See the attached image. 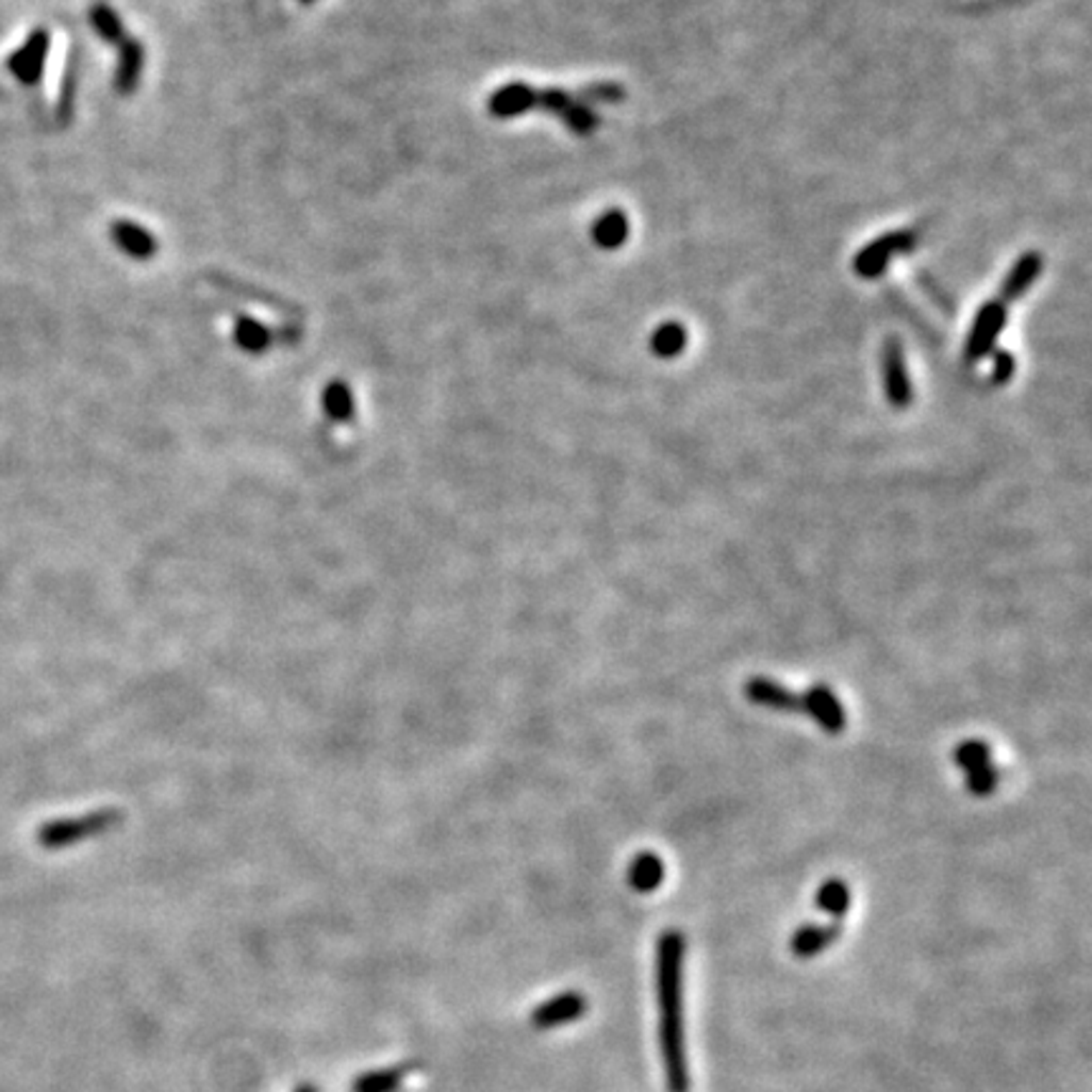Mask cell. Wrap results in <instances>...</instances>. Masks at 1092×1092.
<instances>
[{"instance_id":"cell-4","label":"cell","mask_w":1092,"mask_h":1092,"mask_svg":"<svg viewBox=\"0 0 1092 1092\" xmlns=\"http://www.w3.org/2000/svg\"><path fill=\"white\" fill-rule=\"evenodd\" d=\"M915 241H919V235H915V231H908V228L880 235V238L867 243V246L855 255V274H858L860 279H878L895 255L913 251Z\"/></svg>"},{"instance_id":"cell-17","label":"cell","mask_w":1092,"mask_h":1092,"mask_svg":"<svg viewBox=\"0 0 1092 1092\" xmlns=\"http://www.w3.org/2000/svg\"><path fill=\"white\" fill-rule=\"evenodd\" d=\"M814 903H817V908L822 910V913H827L829 919L840 921L842 915H845L847 910H849L853 895H849V888H847L845 880L829 878V880H825L820 886L817 898H814Z\"/></svg>"},{"instance_id":"cell-28","label":"cell","mask_w":1092,"mask_h":1092,"mask_svg":"<svg viewBox=\"0 0 1092 1092\" xmlns=\"http://www.w3.org/2000/svg\"><path fill=\"white\" fill-rule=\"evenodd\" d=\"M73 94H77V77H73V66H71V69L66 71L64 86H61V94H59V119L61 121H69L71 119Z\"/></svg>"},{"instance_id":"cell-27","label":"cell","mask_w":1092,"mask_h":1092,"mask_svg":"<svg viewBox=\"0 0 1092 1092\" xmlns=\"http://www.w3.org/2000/svg\"><path fill=\"white\" fill-rule=\"evenodd\" d=\"M991 354H994V367H991V375H989L991 382H994V384L1009 382L1011 377H1014V373H1016L1014 354L1007 352V349H994V352H991Z\"/></svg>"},{"instance_id":"cell-14","label":"cell","mask_w":1092,"mask_h":1092,"mask_svg":"<svg viewBox=\"0 0 1092 1092\" xmlns=\"http://www.w3.org/2000/svg\"><path fill=\"white\" fill-rule=\"evenodd\" d=\"M665 880V865L658 855L640 853L627 867V882L635 893H652Z\"/></svg>"},{"instance_id":"cell-2","label":"cell","mask_w":1092,"mask_h":1092,"mask_svg":"<svg viewBox=\"0 0 1092 1092\" xmlns=\"http://www.w3.org/2000/svg\"><path fill=\"white\" fill-rule=\"evenodd\" d=\"M1009 303L1002 299H989L981 303V309L974 316V324H971V332L966 336V344H963V362L979 364L981 360L996 349V342L1004 332V324H1007Z\"/></svg>"},{"instance_id":"cell-26","label":"cell","mask_w":1092,"mask_h":1092,"mask_svg":"<svg viewBox=\"0 0 1092 1092\" xmlns=\"http://www.w3.org/2000/svg\"><path fill=\"white\" fill-rule=\"evenodd\" d=\"M996 784H999V768L994 764H983L966 772V792L974 797H989V794H994Z\"/></svg>"},{"instance_id":"cell-21","label":"cell","mask_w":1092,"mask_h":1092,"mask_svg":"<svg viewBox=\"0 0 1092 1092\" xmlns=\"http://www.w3.org/2000/svg\"><path fill=\"white\" fill-rule=\"evenodd\" d=\"M89 20H92L94 31H97L104 40H110V44H121V40L127 38L125 26H121L119 16L106 3H94L89 11Z\"/></svg>"},{"instance_id":"cell-20","label":"cell","mask_w":1092,"mask_h":1092,"mask_svg":"<svg viewBox=\"0 0 1092 1092\" xmlns=\"http://www.w3.org/2000/svg\"><path fill=\"white\" fill-rule=\"evenodd\" d=\"M235 344L246 349V352H263L271 344V332L259 321L248 319V316H238L235 319Z\"/></svg>"},{"instance_id":"cell-7","label":"cell","mask_w":1092,"mask_h":1092,"mask_svg":"<svg viewBox=\"0 0 1092 1092\" xmlns=\"http://www.w3.org/2000/svg\"><path fill=\"white\" fill-rule=\"evenodd\" d=\"M51 49V36L46 29H36L29 33L26 44L11 53L9 59V71L16 77L20 84L36 86L40 77H44L46 59H49Z\"/></svg>"},{"instance_id":"cell-15","label":"cell","mask_w":1092,"mask_h":1092,"mask_svg":"<svg viewBox=\"0 0 1092 1092\" xmlns=\"http://www.w3.org/2000/svg\"><path fill=\"white\" fill-rule=\"evenodd\" d=\"M142 66H145V49L139 40L125 38L119 44V66H117V89L130 94L137 86Z\"/></svg>"},{"instance_id":"cell-3","label":"cell","mask_w":1092,"mask_h":1092,"mask_svg":"<svg viewBox=\"0 0 1092 1092\" xmlns=\"http://www.w3.org/2000/svg\"><path fill=\"white\" fill-rule=\"evenodd\" d=\"M117 820L114 812H92L84 814V817H69V820H53L49 825L38 827V845L46 849H61L77 845L81 840H89L94 834L104 832L112 822Z\"/></svg>"},{"instance_id":"cell-1","label":"cell","mask_w":1092,"mask_h":1092,"mask_svg":"<svg viewBox=\"0 0 1092 1092\" xmlns=\"http://www.w3.org/2000/svg\"><path fill=\"white\" fill-rule=\"evenodd\" d=\"M683 959L685 939L678 928H667L658 939L656 987H658V1037L663 1057L667 1092L691 1090L688 1070L685 1024H683Z\"/></svg>"},{"instance_id":"cell-23","label":"cell","mask_w":1092,"mask_h":1092,"mask_svg":"<svg viewBox=\"0 0 1092 1092\" xmlns=\"http://www.w3.org/2000/svg\"><path fill=\"white\" fill-rule=\"evenodd\" d=\"M562 121H564V125L569 127V130L575 132V134H592V132L597 130L599 121H602V119H599V114H597L595 110H592L590 104H584L582 99H577L575 104H572L569 110L564 112Z\"/></svg>"},{"instance_id":"cell-19","label":"cell","mask_w":1092,"mask_h":1092,"mask_svg":"<svg viewBox=\"0 0 1092 1092\" xmlns=\"http://www.w3.org/2000/svg\"><path fill=\"white\" fill-rule=\"evenodd\" d=\"M404 1080V1072L400 1068L373 1070L364 1072L352 1082V1092H397Z\"/></svg>"},{"instance_id":"cell-9","label":"cell","mask_w":1092,"mask_h":1092,"mask_svg":"<svg viewBox=\"0 0 1092 1092\" xmlns=\"http://www.w3.org/2000/svg\"><path fill=\"white\" fill-rule=\"evenodd\" d=\"M744 696L761 708H772L781 713H801V696L781 685L779 680L757 676L744 683Z\"/></svg>"},{"instance_id":"cell-24","label":"cell","mask_w":1092,"mask_h":1092,"mask_svg":"<svg viewBox=\"0 0 1092 1092\" xmlns=\"http://www.w3.org/2000/svg\"><path fill=\"white\" fill-rule=\"evenodd\" d=\"M352 393H349V387L344 382H332L327 387V393H324V408H327V413L336 417V420H347V417H352L354 408H352Z\"/></svg>"},{"instance_id":"cell-25","label":"cell","mask_w":1092,"mask_h":1092,"mask_svg":"<svg viewBox=\"0 0 1092 1092\" xmlns=\"http://www.w3.org/2000/svg\"><path fill=\"white\" fill-rule=\"evenodd\" d=\"M575 94L584 101V104H592V101H599V104H619V101L625 99V89L617 81H595V84H586Z\"/></svg>"},{"instance_id":"cell-8","label":"cell","mask_w":1092,"mask_h":1092,"mask_svg":"<svg viewBox=\"0 0 1092 1092\" xmlns=\"http://www.w3.org/2000/svg\"><path fill=\"white\" fill-rule=\"evenodd\" d=\"M584 1011L586 999L579 991H562V994L551 996V999L542 1002L534 1011H531V1027L542 1031L564 1027V1024L582 1020Z\"/></svg>"},{"instance_id":"cell-12","label":"cell","mask_w":1092,"mask_h":1092,"mask_svg":"<svg viewBox=\"0 0 1092 1092\" xmlns=\"http://www.w3.org/2000/svg\"><path fill=\"white\" fill-rule=\"evenodd\" d=\"M489 110L498 119H511L518 114L534 110V86L529 84H506L489 101Z\"/></svg>"},{"instance_id":"cell-10","label":"cell","mask_w":1092,"mask_h":1092,"mask_svg":"<svg viewBox=\"0 0 1092 1092\" xmlns=\"http://www.w3.org/2000/svg\"><path fill=\"white\" fill-rule=\"evenodd\" d=\"M840 921L825 923V926H822V923H805V926L794 930L789 948H792V954L797 956V959H814V956H820L822 950L829 948L840 939Z\"/></svg>"},{"instance_id":"cell-16","label":"cell","mask_w":1092,"mask_h":1092,"mask_svg":"<svg viewBox=\"0 0 1092 1092\" xmlns=\"http://www.w3.org/2000/svg\"><path fill=\"white\" fill-rule=\"evenodd\" d=\"M627 235H630V220L617 208L599 215L595 228H592V238H595L599 248H607V251H615V248L623 246Z\"/></svg>"},{"instance_id":"cell-18","label":"cell","mask_w":1092,"mask_h":1092,"mask_svg":"<svg viewBox=\"0 0 1092 1092\" xmlns=\"http://www.w3.org/2000/svg\"><path fill=\"white\" fill-rule=\"evenodd\" d=\"M685 344H688V332L683 329V324H678V321L660 324L656 332H652V340H650L652 352H656L660 360H673V357H678L685 349Z\"/></svg>"},{"instance_id":"cell-22","label":"cell","mask_w":1092,"mask_h":1092,"mask_svg":"<svg viewBox=\"0 0 1092 1092\" xmlns=\"http://www.w3.org/2000/svg\"><path fill=\"white\" fill-rule=\"evenodd\" d=\"M954 761H956V766L963 768V772H971V768L991 764V748L987 741H981V739L961 741L954 751Z\"/></svg>"},{"instance_id":"cell-13","label":"cell","mask_w":1092,"mask_h":1092,"mask_svg":"<svg viewBox=\"0 0 1092 1092\" xmlns=\"http://www.w3.org/2000/svg\"><path fill=\"white\" fill-rule=\"evenodd\" d=\"M112 241L132 259H150L158 251V241L147 228L134 226L132 220L112 222Z\"/></svg>"},{"instance_id":"cell-11","label":"cell","mask_w":1092,"mask_h":1092,"mask_svg":"<svg viewBox=\"0 0 1092 1092\" xmlns=\"http://www.w3.org/2000/svg\"><path fill=\"white\" fill-rule=\"evenodd\" d=\"M1042 266H1044V261H1042V255L1037 253V251L1022 253L1020 259H1016L1014 266H1011V271L1007 274V279H1004V283H1002L999 299L1004 303H1009V301L1020 299V296L1027 294L1029 288L1035 286V281L1040 279Z\"/></svg>"},{"instance_id":"cell-5","label":"cell","mask_w":1092,"mask_h":1092,"mask_svg":"<svg viewBox=\"0 0 1092 1092\" xmlns=\"http://www.w3.org/2000/svg\"><path fill=\"white\" fill-rule=\"evenodd\" d=\"M880 375L888 402L893 404L895 410L910 408V402H913V384H910L906 354H903V344L898 336H888L886 344H882Z\"/></svg>"},{"instance_id":"cell-30","label":"cell","mask_w":1092,"mask_h":1092,"mask_svg":"<svg viewBox=\"0 0 1092 1092\" xmlns=\"http://www.w3.org/2000/svg\"><path fill=\"white\" fill-rule=\"evenodd\" d=\"M301 3H312V0H301Z\"/></svg>"},{"instance_id":"cell-6","label":"cell","mask_w":1092,"mask_h":1092,"mask_svg":"<svg viewBox=\"0 0 1092 1092\" xmlns=\"http://www.w3.org/2000/svg\"><path fill=\"white\" fill-rule=\"evenodd\" d=\"M801 713H807L829 737H840L847 726L845 708H842L840 698L834 696L832 688L825 683H814L807 688L805 696H801Z\"/></svg>"},{"instance_id":"cell-29","label":"cell","mask_w":1092,"mask_h":1092,"mask_svg":"<svg viewBox=\"0 0 1092 1092\" xmlns=\"http://www.w3.org/2000/svg\"><path fill=\"white\" fill-rule=\"evenodd\" d=\"M294 1092H319V1090H316V1085H312V1082H303Z\"/></svg>"}]
</instances>
